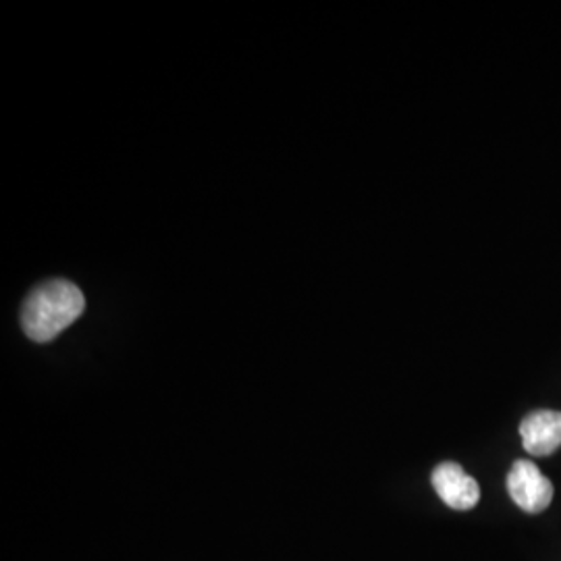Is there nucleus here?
Segmentation results:
<instances>
[{
  "label": "nucleus",
  "instance_id": "obj_1",
  "mask_svg": "<svg viewBox=\"0 0 561 561\" xmlns=\"http://www.w3.org/2000/svg\"><path fill=\"white\" fill-rule=\"evenodd\" d=\"M85 308V298L78 285L53 279L38 285L21 308V327L32 341L46 343L78 321Z\"/></svg>",
  "mask_w": 561,
  "mask_h": 561
},
{
  "label": "nucleus",
  "instance_id": "obj_2",
  "mask_svg": "<svg viewBox=\"0 0 561 561\" xmlns=\"http://www.w3.org/2000/svg\"><path fill=\"white\" fill-rule=\"evenodd\" d=\"M507 491L526 514H541L553 502V484L535 461H514L507 474Z\"/></svg>",
  "mask_w": 561,
  "mask_h": 561
},
{
  "label": "nucleus",
  "instance_id": "obj_3",
  "mask_svg": "<svg viewBox=\"0 0 561 561\" xmlns=\"http://www.w3.org/2000/svg\"><path fill=\"white\" fill-rule=\"evenodd\" d=\"M431 482L445 505L458 512H468L481 502V486L460 463L443 461L435 470Z\"/></svg>",
  "mask_w": 561,
  "mask_h": 561
},
{
  "label": "nucleus",
  "instance_id": "obj_4",
  "mask_svg": "<svg viewBox=\"0 0 561 561\" xmlns=\"http://www.w3.org/2000/svg\"><path fill=\"white\" fill-rule=\"evenodd\" d=\"M522 445L535 456L545 458L561 447V412L537 410L530 412L520 424Z\"/></svg>",
  "mask_w": 561,
  "mask_h": 561
}]
</instances>
